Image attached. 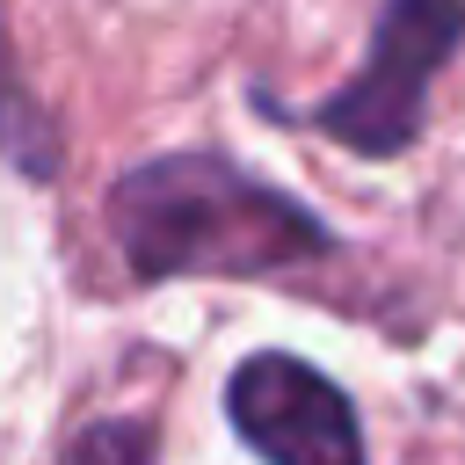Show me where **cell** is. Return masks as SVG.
<instances>
[{
	"label": "cell",
	"instance_id": "1",
	"mask_svg": "<svg viewBox=\"0 0 465 465\" xmlns=\"http://www.w3.org/2000/svg\"><path fill=\"white\" fill-rule=\"evenodd\" d=\"M109 218L131 269L145 276H254L327 240L291 196L247 182L225 160H153L116 189Z\"/></svg>",
	"mask_w": 465,
	"mask_h": 465
},
{
	"label": "cell",
	"instance_id": "2",
	"mask_svg": "<svg viewBox=\"0 0 465 465\" xmlns=\"http://www.w3.org/2000/svg\"><path fill=\"white\" fill-rule=\"evenodd\" d=\"M465 36V0H392L371 36V65L320 102V124L356 145V153H400L421 131L429 73L458 51Z\"/></svg>",
	"mask_w": 465,
	"mask_h": 465
},
{
	"label": "cell",
	"instance_id": "3",
	"mask_svg": "<svg viewBox=\"0 0 465 465\" xmlns=\"http://www.w3.org/2000/svg\"><path fill=\"white\" fill-rule=\"evenodd\" d=\"M232 429L269 458V465H363V436L349 400L298 356H247L225 385Z\"/></svg>",
	"mask_w": 465,
	"mask_h": 465
},
{
	"label": "cell",
	"instance_id": "4",
	"mask_svg": "<svg viewBox=\"0 0 465 465\" xmlns=\"http://www.w3.org/2000/svg\"><path fill=\"white\" fill-rule=\"evenodd\" d=\"M73 465H145V429L131 421H109V429H87Z\"/></svg>",
	"mask_w": 465,
	"mask_h": 465
}]
</instances>
